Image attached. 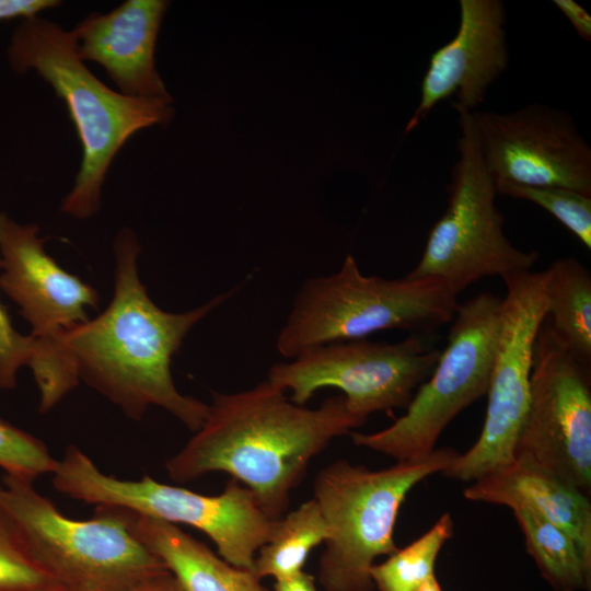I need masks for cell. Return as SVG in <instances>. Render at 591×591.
I'll return each instance as SVG.
<instances>
[{
	"instance_id": "18",
	"label": "cell",
	"mask_w": 591,
	"mask_h": 591,
	"mask_svg": "<svg viewBox=\"0 0 591 591\" xmlns=\"http://www.w3.org/2000/svg\"><path fill=\"white\" fill-rule=\"evenodd\" d=\"M125 511L132 533L163 561L184 591H269L254 571L229 564L178 525Z\"/></svg>"
},
{
	"instance_id": "20",
	"label": "cell",
	"mask_w": 591,
	"mask_h": 591,
	"mask_svg": "<svg viewBox=\"0 0 591 591\" xmlns=\"http://www.w3.org/2000/svg\"><path fill=\"white\" fill-rule=\"evenodd\" d=\"M526 552L555 591H590L591 563L575 540L557 525L523 509L512 510Z\"/></svg>"
},
{
	"instance_id": "16",
	"label": "cell",
	"mask_w": 591,
	"mask_h": 591,
	"mask_svg": "<svg viewBox=\"0 0 591 591\" xmlns=\"http://www.w3.org/2000/svg\"><path fill=\"white\" fill-rule=\"evenodd\" d=\"M164 0H126L106 13L92 12L72 36L80 59L100 65L130 99L172 103L155 67V45L166 8Z\"/></svg>"
},
{
	"instance_id": "15",
	"label": "cell",
	"mask_w": 591,
	"mask_h": 591,
	"mask_svg": "<svg viewBox=\"0 0 591 591\" xmlns=\"http://www.w3.org/2000/svg\"><path fill=\"white\" fill-rule=\"evenodd\" d=\"M453 38L434 50L420 86L418 106L405 131H413L432 108L452 95L467 111L484 102L490 85L509 67L506 9L501 0H460Z\"/></svg>"
},
{
	"instance_id": "1",
	"label": "cell",
	"mask_w": 591,
	"mask_h": 591,
	"mask_svg": "<svg viewBox=\"0 0 591 591\" xmlns=\"http://www.w3.org/2000/svg\"><path fill=\"white\" fill-rule=\"evenodd\" d=\"M366 421L350 413L343 395L308 408L268 380L242 392H213L204 425L165 468L177 483L212 472L230 474L277 520L311 460Z\"/></svg>"
},
{
	"instance_id": "23",
	"label": "cell",
	"mask_w": 591,
	"mask_h": 591,
	"mask_svg": "<svg viewBox=\"0 0 591 591\" xmlns=\"http://www.w3.org/2000/svg\"><path fill=\"white\" fill-rule=\"evenodd\" d=\"M0 591H62L34 557L18 525L2 508Z\"/></svg>"
},
{
	"instance_id": "8",
	"label": "cell",
	"mask_w": 591,
	"mask_h": 591,
	"mask_svg": "<svg viewBox=\"0 0 591 591\" xmlns=\"http://www.w3.org/2000/svg\"><path fill=\"white\" fill-rule=\"evenodd\" d=\"M461 135L459 159L447 186L448 206L428 233L412 278H437L455 296L485 277L502 279L530 271L536 251L515 247L503 231V213L496 206L497 188L482 158L472 112L453 105Z\"/></svg>"
},
{
	"instance_id": "19",
	"label": "cell",
	"mask_w": 591,
	"mask_h": 591,
	"mask_svg": "<svg viewBox=\"0 0 591 591\" xmlns=\"http://www.w3.org/2000/svg\"><path fill=\"white\" fill-rule=\"evenodd\" d=\"M546 320L557 341L591 368V275L576 258L555 260L546 270Z\"/></svg>"
},
{
	"instance_id": "24",
	"label": "cell",
	"mask_w": 591,
	"mask_h": 591,
	"mask_svg": "<svg viewBox=\"0 0 591 591\" xmlns=\"http://www.w3.org/2000/svg\"><path fill=\"white\" fill-rule=\"evenodd\" d=\"M497 193L531 201L545 209L591 250V196L553 186L497 183Z\"/></svg>"
},
{
	"instance_id": "13",
	"label": "cell",
	"mask_w": 591,
	"mask_h": 591,
	"mask_svg": "<svg viewBox=\"0 0 591 591\" xmlns=\"http://www.w3.org/2000/svg\"><path fill=\"white\" fill-rule=\"evenodd\" d=\"M503 281L506 296L485 421L476 442L442 472L461 482H474L514 461L529 407L533 347L546 316L545 274L530 270Z\"/></svg>"
},
{
	"instance_id": "29",
	"label": "cell",
	"mask_w": 591,
	"mask_h": 591,
	"mask_svg": "<svg viewBox=\"0 0 591 591\" xmlns=\"http://www.w3.org/2000/svg\"><path fill=\"white\" fill-rule=\"evenodd\" d=\"M125 591H184L176 578L167 570L144 579Z\"/></svg>"
},
{
	"instance_id": "21",
	"label": "cell",
	"mask_w": 591,
	"mask_h": 591,
	"mask_svg": "<svg viewBox=\"0 0 591 591\" xmlns=\"http://www.w3.org/2000/svg\"><path fill=\"white\" fill-rule=\"evenodd\" d=\"M328 537V529L314 498L277 520L276 528L257 552L253 571L275 580L303 570L308 556Z\"/></svg>"
},
{
	"instance_id": "9",
	"label": "cell",
	"mask_w": 591,
	"mask_h": 591,
	"mask_svg": "<svg viewBox=\"0 0 591 591\" xmlns=\"http://www.w3.org/2000/svg\"><path fill=\"white\" fill-rule=\"evenodd\" d=\"M502 298L490 292L459 303L445 348L403 416L372 433L350 432L357 447L396 461L428 455L451 420L487 394L496 358Z\"/></svg>"
},
{
	"instance_id": "6",
	"label": "cell",
	"mask_w": 591,
	"mask_h": 591,
	"mask_svg": "<svg viewBox=\"0 0 591 591\" xmlns=\"http://www.w3.org/2000/svg\"><path fill=\"white\" fill-rule=\"evenodd\" d=\"M0 508L62 591H125L167 571L132 533L123 508L96 506L93 518L72 520L32 482L9 475L0 484Z\"/></svg>"
},
{
	"instance_id": "4",
	"label": "cell",
	"mask_w": 591,
	"mask_h": 591,
	"mask_svg": "<svg viewBox=\"0 0 591 591\" xmlns=\"http://www.w3.org/2000/svg\"><path fill=\"white\" fill-rule=\"evenodd\" d=\"M457 296L437 278L364 276L351 254L340 269L300 288L277 350L287 358L320 346L364 339L387 329L433 333L451 322Z\"/></svg>"
},
{
	"instance_id": "5",
	"label": "cell",
	"mask_w": 591,
	"mask_h": 591,
	"mask_svg": "<svg viewBox=\"0 0 591 591\" xmlns=\"http://www.w3.org/2000/svg\"><path fill=\"white\" fill-rule=\"evenodd\" d=\"M459 452L434 449L426 456L396 461L387 468L369 470L335 461L318 472L313 484L328 529L318 563L325 591H373L374 560L397 549L394 528L408 493L425 478L442 473Z\"/></svg>"
},
{
	"instance_id": "7",
	"label": "cell",
	"mask_w": 591,
	"mask_h": 591,
	"mask_svg": "<svg viewBox=\"0 0 591 591\" xmlns=\"http://www.w3.org/2000/svg\"><path fill=\"white\" fill-rule=\"evenodd\" d=\"M55 489L89 505L112 506L205 533L229 564L252 570L258 549L268 542L277 520L267 515L255 495L237 480L206 496L160 483L149 475L119 479L101 472L78 447L70 445L53 473Z\"/></svg>"
},
{
	"instance_id": "2",
	"label": "cell",
	"mask_w": 591,
	"mask_h": 591,
	"mask_svg": "<svg viewBox=\"0 0 591 591\" xmlns=\"http://www.w3.org/2000/svg\"><path fill=\"white\" fill-rule=\"evenodd\" d=\"M114 250V297L97 317L63 336V352L79 380L118 405L129 418L139 420L155 405L196 432L207 418L209 405L177 391L172 358L193 326L234 289L190 311L170 313L150 299L140 281L137 259L141 247L136 233L121 229Z\"/></svg>"
},
{
	"instance_id": "17",
	"label": "cell",
	"mask_w": 591,
	"mask_h": 591,
	"mask_svg": "<svg viewBox=\"0 0 591 591\" xmlns=\"http://www.w3.org/2000/svg\"><path fill=\"white\" fill-rule=\"evenodd\" d=\"M465 499L528 510L569 534L591 563L590 497L557 475L523 460L472 482Z\"/></svg>"
},
{
	"instance_id": "11",
	"label": "cell",
	"mask_w": 591,
	"mask_h": 591,
	"mask_svg": "<svg viewBox=\"0 0 591 591\" xmlns=\"http://www.w3.org/2000/svg\"><path fill=\"white\" fill-rule=\"evenodd\" d=\"M432 335L412 334L390 344L367 339L327 344L269 369L267 380L290 401L304 404L320 390L341 391L350 413L370 414L406 408L415 390L432 373L441 350Z\"/></svg>"
},
{
	"instance_id": "27",
	"label": "cell",
	"mask_w": 591,
	"mask_h": 591,
	"mask_svg": "<svg viewBox=\"0 0 591 591\" xmlns=\"http://www.w3.org/2000/svg\"><path fill=\"white\" fill-rule=\"evenodd\" d=\"M60 3L58 0H0V22L40 15Z\"/></svg>"
},
{
	"instance_id": "22",
	"label": "cell",
	"mask_w": 591,
	"mask_h": 591,
	"mask_svg": "<svg viewBox=\"0 0 591 591\" xmlns=\"http://www.w3.org/2000/svg\"><path fill=\"white\" fill-rule=\"evenodd\" d=\"M453 532V519L445 512L420 537L373 565L371 579L374 588L379 591H416L436 575L440 551Z\"/></svg>"
},
{
	"instance_id": "26",
	"label": "cell",
	"mask_w": 591,
	"mask_h": 591,
	"mask_svg": "<svg viewBox=\"0 0 591 591\" xmlns=\"http://www.w3.org/2000/svg\"><path fill=\"white\" fill-rule=\"evenodd\" d=\"M36 351V340L31 335H21L13 327L8 308L0 300V389L10 390L15 386L18 370L22 366L30 367Z\"/></svg>"
},
{
	"instance_id": "25",
	"label": "cell",
	"mask_w": 591,
	"mask_h": 591,
	"mask_svg": "<svg viewBox=\"0 0 591 591\" xmlns=\"http://www.w3.org/2000/svg\"><path fill=\"white\" fill-rule=\"evenodd\" d=\"M56 465L42 440L0 418V468L5 475L34 483L53 474Z\"/></svg>"
},
{
	"instance_id": "3",
	"label": "cell",
	"mask_w": 591,
	"mask_h": 591,
	"mask_svg": "<svg viewBox=\"0 0 591 591\" xmlns=\"http://www.w3.org/2000/svg\"><path fill=\"white\" fill-rule=\"evenodd\" d=\"M7 56L15 73L36 72L65 103L82 159L61 209L76 219L91 218L101 208L114 158L138 131L167 124L172 103L137 101L111 89L80 59L71 31L40 15L19 20Z\"/></svg>"
},
{
	"instance_id": "10",
	"label": "cell",
	"mask_w": 591,
	"mask_h": 591,
	"mask_svg": "<svg viewBox=\"0 0 591 591\" xmlns=\"http://www.w3.org/2000/svg\"><path fill=\"white\" fill-rule=\"evenodd\" d=\"M35 223L22 224L0 212V289L20 308L32 327L37 351L30 366L39 390V410L48 412L79 384L63 352V336L89 321L97 291L60 267L44 248Z\"/></svg>"
},
{
	"instance_id": "12",
	"label": "cell",
	"mask_w": 591,
	"mask_h": 591,
	"mask_svg": "<svg viewBox=\"0 0 591 591\" xmlns=\"http://www.w3.org/2000/svg\"><path fill=\"white\" fill-rule=\"evenodd\" d=\"M591 368L554 337L546 316L533 347L530 402L514 460L540 466L590 497Z\"/></svg>"
},
{
	"instance_id": "14",
	"label": "cell",
	"mask_w": 591,
	"mask_h": 591,
	"mask_svg": "<svg viewBox=\"0 0 591 591\" xmlns=\"http://www.w3.org/2000/svg\"><path fill=\"white\" fill-rule=\"evenodd\" d=\"M472 116L495 184L564 187L591 196V148L568 113L535 103Z\"/></svg>"
},
{
	"instance_id": "28",
	"label": "cell",
	"mask_w": 591,
	"mask_h": 591,
	"mask_svg": "<svg viewBox=\"0 0 591 591\" xmlns=\"http://www.w3.org/2000/svg\"><path fill=\"white\" fill-rule=\"evenodd\" d=\"M553 3L570 22L576 33L584 40H591V16L573 0H554Z\"/></svg>"
},
{
	"instance_id": "31",
	"label": "cell",
	"mask_w": 591,
	"mask_h": 591,
	"mask_svg": "<svg viewBox=\"0 0 591 591\" xmlns=\"http://www.w3.org/2000/svg\"><path fill=\"white\" fill-rule=\"evenodd\" d=\"M416 591H442L441 586L436 577H431L422 586H420Z\"/></svg>"
},
{
	"instance_id": "30",
	"label": "cell",
	"mask_w": 591,
	"mask_h": 591,
	"mask_svg": "<svg viewBox=\"0 0 591 591\" xmlns=\"http://www.w3.org/2000/svg\"><path fill=\"white\" fill-rule=\"evenodd\" d=\"M274 591H317L315 578L302 570L291 577L276 580Z\"/></svg>"
}]
</instances>
